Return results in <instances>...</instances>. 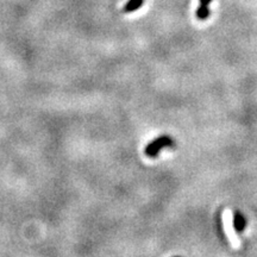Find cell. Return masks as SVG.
Returning <instances> with one entry per match:
<instances>
[{
    "mask_svg": "<svg viewBox=\"0 0 257 257\" xmlns=\"http://www.w3.org/2000/svg\"><path fill=\"white\" fill-rule=\"evenodd\" d=\"M174 146V141L169 137V136H161V137L156 138V140L150 142L148 146L146 147V152L147 156L149 157H156L160 152V150H162L163 148H168V147Z\"/></svg>",
    "mask_w": 257,
    "mask_h": 257,
    "instance_id": "6da1fadb",
    "label": "cell"
},
{
    "mask_svg": "<svg viewBox=\"0 0 257 257\" xmlns=\"http://www.w3.org/2000/svg\"><path fill=\"white\" fill-rule=\"evenodd\" d=\"M232 224H233V229H235L237 232H242L247 226V220H245V217L242 215L241 212L233 213V218H232Z\"/></svg>",
    "mask_w": 257,
    "mask_h": 257,
    "instance_id": "7a4b0ae2",
    "label": "cell"
},
{
    "mask_svg": "<svg viewBox=\"0 0 257 257\" xmlns=\"http://www.w3.org/2000/svg\"><path fill=\"white\" fill-rule=\"evenodd\" d=\"M211 1L212 0H200V6H199L198 11H196V17L200 21H205L210 16L209 4H211Z\"/></svg>",
    "mask_w": 257,
    "mask_h": 257,
    "instance_id": "3957f363",
    "label": "cell"
},
{
    "mask_svg": "<svg viewBox=\"0 0 257 257\" xmlns=\"http://www.w3.org/2000/svg\"><path fill=\"white\" fill-rule=\"evenodd\" d=\"M143 5V0H130L128 4L125 5L124 7V11L125 12H132V11H136L138 7H141Z\"/></svg>",
    "mask_w": 257,
    "mask_h": 257,
    "instance_id": "277c9868",
    "label": "cell"
},
{
    "mask_svg": "<svg viewBox=\"0 0 257 257\" xmlns=\"http://www.w3.org/2000/svg\"><path fill=\"white\" fill-rule=\"evenodd\" d=\"M175 257H179V256H175Z\"/></svg>",
    "mask_w": 257,
    "mask_h": 257,
    "instance_id": "5b68a950",
    "label": "cell"
}]
</instances>
